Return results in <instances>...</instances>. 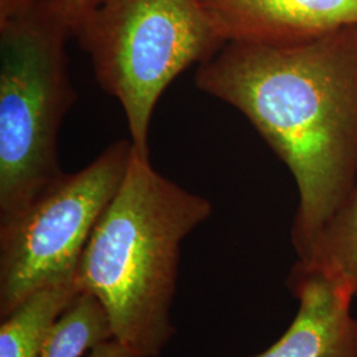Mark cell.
<instances>
[{"label": "cell", "mask_w": 357, "mask_h": 357, "mask_svg": "<svg viewBox=\"0 0 357 357\" xmlns=\"http://www.w3.org/2000/svg\"><path fill=\"white\" fill-rule=\"evenodd\" d=\"M199 89L243 113L293 175L298 261L357 178V23L290 44L228 43Z\"/></svg>", "instance_id": "obj_1"}, {"label": "cell", "mask_w": 357, "mask_h": 357, "mask_svg": "<svg viewBox=\"0 0 357 357\" xmlns=\"http://www.w3.org/2000/svg\"><path fill=\"white\" fill-rule=\"evenodd\" d=\"M212 211L206 197L159 174L149 153L134 149L76 278L81 291L102 305L115 340L135 356L159 357L174 337L180 248Z\"/></svg>", "instance_id": "obj_2"}, {"label": "cell", "mask_w": 357, "mask_h": 357, "mask_svg": "<svg viewBox=\"0 0 357 357\" xmlns=\"http://www.w3.org/2000/svg\"><path fill=\"white\" fill-rule=\"evenodd\" d=\"M59 0H0V224L64 171L59 134L76 100Z\"/></svg>", "instance_id": "obj_3"}, {"label": "cell", "mask_w": 357, "mask_h": 357, "mask_svg": "<svg viewBox=\"0 0 357 357\" xmlns=\"http://www.w3.org/2000/svg\"><path fill=\"white\" fill-rule=\"evenodd\" d=\"M73 36L98 84L121 103L142 153H149L153 112L169 84L227 44L197 0H100Z\"/></svg>", "instance_id": "obj_4"}, {"label": "cell", "mask_w": 357, "mask_h": 357, "mask_svg": "<svg viewBox=\"0 0 357 357\" xmlns=\"http://www.w3.org/2000/svg\"><path fill=\"white\" fill-rule=\"evenodd\" d=\"M131 139L106 147L88 166L64 172L0 224V319L26 296L76 278L93 230L128 172Z\"/></svg>", "instance_id": "obj_5"}, {"label": "cell", "mask_w": 357, "mask_h": 357, "mask_svg": "<svg viewBox=\"0 0 357 357\" xmlns=\"http://www.w3.org/2000/svg\"><path fill=\"white\" fill-rule=\"evenodd\" d=\"M197 1L227 44H290L357 23V0Z\"/></svg>", "instance_id": "obj_6"}, {"label": "cell", "mask_w": 357, "mask_h": 357, "mask_svg": "<svg viewBox=\"0 0 357 357\" xmlns=\"http://www.w3.org/2000/svg\"><path fill=\"white\" fill-rule=\"evenodd\" d=\"M287 286L298 301L295 318L275 343L250 357H357L354 298L302 262L295 264Z\"/></svg>", "instance_id": "obj_7"}, {"label": "cell", "mask_w": 357, "mask_h": 357, "mask_svg": "<svg viewBox=\"0 0 357 357\" xmlns=\"http://www.w3.org/2000/svg\"><path fill=\"white\" fill-rule=\"evenodd\" d=\"M81 293L77 278L31 294L1 318L0 357H40L53 326Z\"/></svg>", "instance_id": "obj_8"}, {"label": "cell", "mask_w": 357, "mask_h": 357, "mask_svg": "<svg viewBox=\"0 0 357 357\" xmlns=\"http://www.w3.org/2000/svg\"><path fill=\"white\" fill-rule=\"evenodd\" d=\"M357 298V178L342 204L332 213L306 261Z\"/></svg>", "instance_id": "obj_9"}, {"label": "cell", "mask_w": 357, "mask_h": 357, "mask_svg": "<svg viewBox=\"0 0 357 357\" xmlns=\"http://www.w3.org/2000/svg\"><path fill=\"white\" fill-rule=\"evenodd\" d=\"M109 339L113 331L105 308L81 291L53 326L40 357H82Z\"/></svg>", "instance_id": "obj_10"}, {"label": "cell", "mask_w": 357, "mask_h": 357, "mask_svg": "<svg viewBox=\"0 0 357 357\" xmlns=\"http://www.w3.org/2000/svg\"><path fill=\"white\" fill-rule=\"evenodd\" d=\"M70 22L72 31L89 15L100 0H59Z\"/></svg>", "instance_id": "obj_11"}, {"label": "cell", "mask_w": 357, "mask_h": 357, "mask_svg": "<svg viewBox=\"0 0 357 357\" xmlns=\"http://www.w3.org/2000/svg\"><path fill=\"white\" fill-rule=\"evenodd\" d=\"M90 357H137L118 340L109 339L101 344L96 345L90 351Z\"/></svg>", "instance_id": "obj_12"}]
</instances>
